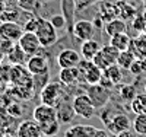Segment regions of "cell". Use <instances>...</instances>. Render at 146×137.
I'll return each instance as SVG.
<instances>
[{"mask_svg": "<svg viewBox=\"0 0 146 137\" xmlns=\"http://www.w3.org/2000/svg\"><path fill=\"white\" fill-rule=\"evenodd\" d=\"M131 111L137 114H146V93H137L130 102Z\"/></svg>", "mask_w": 146, "mask_h": 137, "instance_id": "83f0119b", "label": "cell"}, {"mask_svg": "<svg viewBox=\"0 0 146 137\" xmlns=\"http://www.w3.org/2000/svg\"><path fill=\"white\" fill-rule=\"evenodd\" d=\"M133 130L139 136H146V114H137L133 121Z\"/></svg>", "mask_w": 146, "mask_h": 137, "instance_id": "d6a6232c", "label": "cell"}, {"mask_svg": "<svg viewBox=\"0 0 146 137\" xmlns=\"http://www.w3.org/2000/svg\"><path fill=\"white\" fill-rule=\"evenodd\" d=\"M115 137H135V136H133V133H131L130 128H129V130H124V131L115 134Z\"/></svg>", "mask_w": 146, "mask_h": 137, "instance_id": "bcb514c9", "label": "cell"}, {"mask_svg": "<svg viewBox=\"0 0 146 137\" xmlns=\"http://www.w3.org/2000/svg\"><path fill=\"white\" fill-rule=\"evenodd\" d=\"M42 130L40 127V122L32 120H23L19 122V127L16 131V137H42Z\"/></svg>", "mask_w": 146, "mask_h": 137, "instance_id": "8fae6325", "label": "cell"}, {"mask_svg": "<svg viewBox=\"0 0 146 137\" xmlns=\"http://www.w3.org/2000/svg\"><path fill=\"white\" fill-rule=\"evenodd\" d=\"M82 60V56L75 51L72 48H66L63 51H60L57 56V64L60 69H64V67H76Z\"/></svg>", "mask_w": 146, "mask_h": 137, "instance_id": "4fadbf2b", "label": "cell"}, {"mask_svg": "<svg viewBox=\"0 0 146 137\" xmlns=\"http://www.w3.org/2000/svg\"><path fill=\"white\" fill-rule=\"evenodd\" d=\"M16 2H18V3H19V2H22V0H16Z\"/></svg>", "mask_w": 146, "mask_h": 137, "instance_id": "9f6ffc18", "label": "cell"}, {"mask_svg": "<svg viewBox=\"0 0 146 137\" xmlns=\"http://www.w3.org/2000/svg\"><path fill=\"white\" fill-rule=\"evenodd\" d=\"M104 31L108 36H113L115 34H121L127 31V22L121 18H114L111 21H108L104 25Z\"/></svg>", "mask_w": 146, "mask_h": 137, "instance_id": "d6986e66", "label": "cell"}, {"mask_svg": "<svg viewBox=\"0 0 146 137\" xmlns=\"http://www.w3.org/2000/svg\"><path fill=\"white\" fill-rule=\"evenodd\" d=\"M27 69L29 70L31 74H42L50 71V64H48V60L42 54H34L29 56L27 61Z\"/></svg>", "mask_w": 146, "mask_h": 137, "instance_id": "7c38bea8", "label": "cell"}, {"mask_svg": "<svg viewBox=\"0 0 146 137\" xmlns=\"http://www.w3.org/2000/svg\"><path fill=\"white\" fill-rule=\"evenodd\" d=\"M110 44L114 45L118 51H124V50H129V48H130L131 38H130V35L126 34V32L115 34V35H113V36H110Z\"/></svg>", "mask_w": 146, "mask_h": 137, "instance_id": "603a6c76", "label": "cell"}, {"mask_svg": "<svg viewBox=\"0 0 146 137\" xmlns=\"http://www.w3.org/2000/svg\"><path fill=\"white\" fill-rule=\"evenodd\" d=\"M62 10H63V16L67 21V29L72 32L73 23H75V13H76L75 0H62Z\"/></svg>", "mask_w": 146, "mask_h": 137, "instance_id": "44dd1931", "label": "cell"}, {"mask_svg": "<svg viewBox=\"0 0 146 137\" xmlns=\"http://www.w3.org/2000/svg\"><path fill=\"white\" fill-rule=\"evenodd\" d=\"M40 21H41L40 16H32L31 19H28V22H27L25 25H23V31L35 32L36 28H38V25H40Z\"/></svg>", "mask_w": 146, "mask_h": 137, "instance_id": "f35d334b", "label": "cell"}, {"mask_svg": "<svg viewBox=\"0 0 146 137\" xmlns=\"http://www.w3.org/2000/svg\"><path fill=\"white\" fill-rule=\"evenodd\" d=\"M100 16L102 21L108 22L114 18H118V9H117V3L113 2H101V7H100Z\"/></svg>", "mask_w": 146, "mask_h": 137, "instance_id": "7402d4cb", "label": "cell"}, {"mask_svg": "<svg viewBox=\"0 0 146 137\" xmlns=\"http://www.w3.org/2000/svg\"><path fill=\"white\" fill-rule=\"evenodd\" d=\"M63 86L64 85L62 82H48L40 92L41 104H47V105L57 108L60 105V102L67 96L66 89Z\"/></svg>", "mask_w": 146, "mask_h": 137, "instance_id": "6da1fadb", "label": "cell"}, {"mask_svg": "<svg viewBox=\"0 0 146 137\" xmlns=\"http://www.w3.org/2000/svg\"><path fill=\"white\" fill-rule=\"evenodd\" d=\"M56 109H57V120L60 121V124L72 122L75 115H76L75 109H73V105L67 102V98H64Z\"/></svg>", "mask_w": 146, "mask_h": 137, "instance_id": "e0dca14e", "label": "cell"}, {"mask_svg": "<svg viewBox=\"0 0 146 137\" xmlns=\"http://www.w3.org/2000/svg\"><path fill=\"white\" fill-rule=\"evenodd\" d=\"M3 136H5V134H3V133H2V131H0V137H3Z\"/></svg>", "mask_w": 146, "mask_h": 137, "instance_id": "f5cc1de1", "label": "cell"}, {"mask_svg": "<svg viewBox=\"0 0 146 137\" xmlns=\"http://www.w3.org/2000/svg\"><path fill=\"white\" fill-rule=\"evenodd\" d=\"M133 28L137 32H145L146 31V18L145 16H135L133 18Z\"/></svg>", "mask_w": 146, "mask_h": 137, "instance_id": "74e56055", "label": "cell"}, {"mask_svg": "<svg viewBox=\"0 0 146 137\" xmlns=\"http://www.w3.org/2000/svg\"><path fill=\"white\" fill-rule=\"evenodd\" d=\"M2 83H3V80H2V79H0V85H2Z\"/></svg>", "mask_w": 146, "mask_h": 137, "instance_id": "db71d44e", "label": "cell"}, {"mask_svg": "<svg viewBox=\"0 0 146 137\" xmlns=\"http://www.w3.org/2000/svg\"><path fill=\"white\" fill-rule=\"evenodd\" d=\"M130 50L135 53L136 58H140V60L146 61V35L139 36V38H136V40H131Z\"/></svg>", "mask_w": 146, "mask_h": 137, "instance_id": "484cf974", "label": "cell"}, {"mask_svg": "<svg viewBox=\"0 0 146 137\" xmlns=\"http://www.w3.org/2000/svg\"><path fill=\"white\" fill-rule=\"evenodd\" d=\"M95 31H96V28L94 26V22L92 21H86V19H78V21H75L73 28H72V34L75 35V38L79 42L92 40Z\"/></svg>", "mask_w": 146, "mask_h": 137, "instance_id": "8992f818", "label": "cell"}, {"mask_svg": "<svg viewBox=\"0 0 146 137\" xmlns=\"http://www.w3.org/2000/svg\"><path fill=\"white\" fill-rule=\"evenodd\" d=\"M35 34H36V36H38L42 48L54 45L57 42V38H58L57 36V29L54 28V25L50 21L42 19V18L40 21V25H38V28H36Z\"/></svg>", "mask_w": 146, "mask_h": 137, "instance_id": "3957f363", "label": "cell"}, {"mask_svg": "<svg viewBox=\"0 0 146 137\" xmlns=\"http://www.w3.org/2000/svg\"><path fill=\"white\" fill-rule=\"evenodd\" d=\"M16 45L15 41H10V40H3L0 38V48H2V51L5 53V56H7L12 50H13V47Z\"/></svg>", "mask_w": 146, "mask_h": 137, "instance_id": "ab89813d", "label": "cell"}, {"mask_svg": "<svg viewBox=\"0 0 146 137\" xmlns=\"http://www.w3.org/2000/svg\"><path fill=\"white\" fill-rule=\"evenodd\" d=\"M6 111L9 114H12L13 117H18V118L22 115V108H21V105L18 102H10L9 107L6 108Z\"/></svg>", "mask_w": 146, "mask_h": 137, "instance_id": "b9f144b4", "label": "cell"}, {"mask_svg": "<svg viewBox=\"0 0 146 137\" xmlns=\"http://www.w3.org/2000/svg\"><path fill=\"white\" fill-rule=\"evenodd\" d=\"M86 93L91 98L95 108H104L105 105H108L110 99H111V89L105 88L101 83L89 85V88L86 89Z\"/></svg>", "mask_w": 146, "mask_h": 137, "instance_id": "5b68a950", "label": "cell"}, {"mask_svg": "<svg viewBox=\"0 0 146 137\" xmlns=\"http://www.w3.org/2000/svg\"><path fill=\"white\" fill-rule=\"evenodd\" d=\"M118 95H120V98L123 99V101L131 102V99L137 95L136 86H135V85H123V86L118 89Z\"/></svg>", "mask_w": 146, "mask_h": 137, "instance_id": "f1b7e54d", "label": "cell"}, {"mask_svg": "<svg viewBox=\"0 0 146 137\" xmlns=\"http://www.w3.org/2000/svg\"><path fill=\"white\" fill-rule=\"evenodd\" d=\"M19 118L9 114L6 109L0 111V131L3 134H13L16 136L18 127H19Z\"/></svg>", "mask_w": 146, "mask_h": 137, "instance_id": "5bb4252c", "label": "cell"}, {"mask_svg": "<svg viewBox=\"0 0 146 137\" xmlns=\"http://www.w3.org/2000/svg\"><path fill=\"white\" fill-rule=\"evenodd\" d=\"M18 19V10L15 7H7L5 9V12L2 13V16H0V21L2 22H6V21H16Z\"/></svg>", "mask_w": 146, "mask_h": 137, "instance_id": "d590c367", "label": "cell"}, {"mask_svg": "<svg viewBox=\"0 0 146 137\" xmlns=\"http://www.w3.org/2000/svg\"><path fill=\"white\" fill-rule=\"evenodd\" d=\"M22 34H23V26L19 25L16 21H6L0 23V38L18 42Z\"/></svg>", "mask_w": 146, "mask_h": 137, "instance_id": "9c48e42d", "label": "cell"}, {"mask_svg": "<svg viewBox=\"0 0 146 137\" xmlns=\"http://www.w3.org/2000/svg\"><path fill=\"white\" fill-rule=\"evenodd\" d=\"M78 69L80 71V77H82L83 83H86V85L100 83V80L102 77V70L98 66H95L92 63V60L82 58L80 63L78 64Z\"/></svg>", "mask_w": 146, "mask_h": 137, "instance_id": "7a4b0ae2", "label": "cell"}, {"mask_svg": "<svg viewBox=\"0 0 146 137\" xmlns=\"http://www.w3.org/2000/svg\"><path fill=\"white\" fill-rule=\"evenodd\" d=\"M100 50H101L100 42L92 38V40H88V41L82 42V45H80V56L85 60H92Z\"/></svg>", "mask_w": 146, "mask_h": 137, "instance_id": "ffe728a7", "label": "cell"}, {"mask_svg": "<svg viewBox=\"0 0 146 137\" xmlns=\"http://www.w3.org/2000/svg\"><path fill=\"white\" fill-rule=\"evenodd\" d=\"M131 126H133V122L130 121L129 115H126V114H123V113L114 114L113 118L105 124L107 130L111 133V134H114V136L118 134V133H121V131H124V130H129Z\"/></svg>", "mask_w": 146, "mask_h": 137, "instance_id": "30bf717a", "label": "cell"}, {"mask_svg": "<svg viewBox=\"0 0 146 137\" xmlns=\"http://www.w3.org/2000/svg\"><path fill=\"white\" fill-rule=\"evenodd\" d=\"M0 2H5V3H9V2H10V0H0Z\"/></svg>", "mask_w": 146, "mask_h": 137, "instance_id": "f907efd6", "label": "cell"}, {"mask_svg": "<svg viewBox=\"0 0 146 137\" xmlns=\"http://www.w3.org/2000/svg\"><path fill=\"white\" fill-rule=\"evenodd\" d=\"M32 118L38 122H47V121H53L57 120V109L51 105L41 104L38 107H35L32 111Z\"/></svg>", "mask_w": 146, "mask_h": 137, "instance_id": "9a60e30c", "label": "cell"}, {"mask_svg": "<svg viewBox=\"0 0 146 137\" xmlns=\"http://www.w3.org/2000/svg\"><path fill=\"white\" fill-rule=\"evenodd\" d=\"M95 2H96V0H75L76 12H79V10H83V9H86L88 6L94 5Z\"/></svg>", "mask_w": 146, "mask_h": 137, "instance_id": "7bdbcfd3", "label": "cell"}, {"mask_svg": "<svg viewBox=\"0 0 146 137\" xmlns=\"http://www.w3.org/2000/svg\"><path fill=\"white\" fill-rule=\"evenodd\" d=\"M92 22H94V26H95L96 29H101V28L104 26V23H102V19H101V18H95Z\"/></svg>", "mask_w": 146, "mask_h": 137, "instance_id": "f6af8a7d", "label": "cell"}, {"mask_svg": "<svg viewBox=\"0 0 146 137\" xmlns=\"http://www.w3.org/2000/svg\"><path fill=\"white\" fill-rule=\"evenodd\" d=\"M136 60V56L131 50H124V51H120L118 58H117V64L123 69V70H129L130 66L133 64V61Z\"/></svg>", "mask_w": 146, "mask_h": 137, "instance_id": "4316f807", "label": "cell"}, {"mask_svg": "<svg viewBox=\"0 0 146 137\" xmlns=\"http://www.w3.org/2000/svg\"><path fill=\"white\" fill-rule=\"evenodd\" d=\"M143 2H145V6H146V0H143Z\"/></svg>", "mask_w": 146, "mask_h": 137, "instance_id": "6f0895ef", "label": "cell"}, {"mask_svg": "<svg viewBox=\"0 0 146 137\" xmlns=\"http://www.w3.org/2000/svg\"><path fill=\"white\" fill-rule=\"evenodd\" d=\"M101 51H102V54L108 58V61H110L111 64L117 63V58H118L120 51H118V50H117L114 45H111V44H105V45L101 47Z\"/></svg>", "mask_w": 146, "mask_h": 137, "instance_id": "1f68e13d", "label": "cell"}, {"mask_svg": "<svg viewBox=\"0 0 146 137\" xmlns=\"http://www.w3.org/2000/svg\"><path fill=\"white\" fill-rule=\"evenodd\" d=\"M50 82V71L42 73V74H32V85H34V91L41 92V89Z\"/></svg>", "mask_w": 146, "mask_h": 137, "instance_id": "4dcf8cb0", "label": "cell"}, {"mask_svg": "<svg viewBox=\"0 0 146 137\" xmlns=\"http://www.w3.org/2000/svg\"><path fill=\"white\" fill-rule=\"evenodd\" d=\"M129 71L133 73L135 76H139V74H142L143 71H146V61L140 60V58H136L135 61H133V64L130 66Z\"/></svg>", "mask_w": 146, "mask_h": 137, "instance_id": "e575fe53", "label": "cell"}, {"mask_svg": "<svg viewBox=\"0 0 146 137\" xmlns=\"http://www.w3.org/2000/svg\"><path fill=\"white\" fill-rule=\"evenodd\" d=\"M98 128L92 126H73L66 130L64 137H95Z\"/></svg>", "mask_w": 146, "mask_h": 137, "instance_id": "ac0fdd59", "label": "cell"}, {"mask_svg": "<svg viewBox=\"0 0 146 137\" xmlns=\"http://www.w3.org/2000/svg\"><path fill=\"white\" fill-rule=\"evenodd\" d=\"M40 127L44 136H56L60 128V121L53 120V121H47V122H40Z\"/></svg>", "mask_w": 146, "mask_h": 137, "instance_id": "f546056e", "label": "cell"}, {"mask_svg": "<svg viewBox=\"0 0 146 137\" xmlns=\"http://www.w3.org/2000/svg\"><path fill=\"white\" fill-rule=\"evenodd\" d=\"M50 22L54 25V28H56L57 31L64 29L66 25H67V21H66V18H64L63 15H54V16L50 19Z\"/></svg>", "mask_w": 146, "mask_h": 137, "instance_id": "8d00e7d4", "label": "cell"}, {"mask_svg": "<svg viewBox=\"0 0 146 137\" xmlns=\"http://www.w3.org/2000/svg\"><path fill=\"white\" fill-rule=\"evenodd\" d=\"M117 9H118V18L124 19V21H133V18L137 15L136 7H133L131 5L126 3L124 0H118Z\"/></svg>", "mask_w": 146, "mask_h": 137, "instance_id": "d4e9b609", "label": "cell"}, {"mask_svg": "<svg viewBox=\"0 0 146 137\" xmlns=\"http://www.w3.org/2000/svg\"><path fill=\"white\" fill-rule=\"evenodd\" d=\"M18 44L21 45V48L25 51L28 56H34L42 48L38 36L35 32H29V31H23V34L21 35V38L18 41Z\"/></svg>", "mask_w": 146, "mask_h": 137, "instance_id": "ba28073f", "label": "cell"}, {"mask_svg": "<svg viewBox=\"0 0 146 137\" xmlns=\"http://www.w3.org/2000/svg\"><path fill=\"white\" fill-rule=\"evenodd\" d=\"M10 64H27V61L29 58V56L21 48V45L16 42V45L13 47V50L6 56Z\"/></svg>", "mask_w": 146, "mask_h": 137, "instance_id": "cb8c5ba5", "label": "cell"}, {"mask_svg": "<svg viewBox=\"0 0 146 137\" xmlns=\"http://www.w3.org/2000/svg\"><path fill=\"white\" fill-rule=\"evenodd\" d=\"M73 109H75L76 115L85 118V120H89L95 115V105L92 104L91 98L88 96V93H80V95H75L73 96V101H72Z\"/></svg>", "mask_w": 146, "mask_h": 137, "instance_id": "277c9868", "label": "cell"}, {"mask_svg": "<svg viewBox=\"0 0 146 137\" xmlns=\"http://www.w3.org/2000/svg\"><path fill=\"white\" fill-rule=\"evenodd\" d=\"M3 137H16V136H13V134H5Z\"/></svg>", "mask_w": 146, "mask_h": 137, "instance_id": "681fc988", "label": "cell"}, {"mask_svg": "<svg viewBox=\"0 0 146 137\" xmlns=\"http://www.w3.org/2000/svg\"><path fill=\"white\" fill-rule=\"evenodd\" d=\"M6 56H5V53L2 51V48H0V63H3V58H5Z\"/></svg>", "mask_w": 146, "mask_h": 137, "instance_id": "c3c4849f", "label": "cell"}, {"mask_svg": "<svg viewBox=\"0 0 146 137\" xmlns=\"http://www.w3.org/2000/svg\"><path fill=\"white\" fill-rule=\"evenodd\" d=\"M121 79H123V69H121L117 63L108 66L105 70H102V77L100 80V83L102 86H105V88H114V86H117Z\"/></svg>", "mask_w": 146, "mask_h": 137, "instance_id": "52a82bcc", "label": "cell"}, {"mask_svg": "<svg viewBox=\"0 0 146 137\" xmlns=\"http://www.w3.org/2000/svg\"><path fill=\"white\" fill-rule=\"evenodd\" d=\"M96 2H102V0H96Z\"/></svg>", "mask_w": 146, "mask_h": 137, "instance_id": "680465c9", "label": "cell"}, {"mask_svg": "<svg viewBox=\"0 0 146 137\" xmlns=\"http://www.w3.org/2000/svg\"><path fill=\"white\" fill-rule=\"evenodd\" d=\"M92 63H94L95 66H98L101 70H105L108 66H111V63H110V61H108V58H107V57L102 54V51H101V50H100V51L95 54V57L92 58Z\"/></svg>", "mask_w": 146, "mask_h": 137, "instance_id": "836d02e7", "label": "cell"}, {"mask_svg": "<svg viewBox=\"0 0 146 137\" xmlns=\"http://www.w3.org/2000/svg\"><path fill=\"white\" fill-rule=\"evenodd\" d=\"M95 137H115V136L111 134L108 130H107V131H105V130H98V131H96V136H95Z\"/></svg>", "mask_w": 146, "mask_h": 137, "instance_id": "ee69618b", "label": "cell"}, {"mask_svg": "<svg viewBox=\"0 0 146 137\" xmlns=\"http://www.w3.org/2000/svg\"><path fill=\"white\" fill-rule=\"evenodd\" d=\"M145 93H146V85H145Z\"/></svg>", "mask_w": 146, "mask_h": 137, "instance_id": "11a10c76", "label": "cell"}, {"mask_svg": "<svg viewBox=\"0 0 146 137\" xmlns=\"http://www.w3.org/2000/svg\"><path fill=\"white\" fill-rule=\"evenodd\" d=\"M10 69H12V64H3L0 63V79L5 82H9V77H10Z\"/></svg>", "mask_w": 146, "mask_h": 137, "instance_id": "60d3db41", "label": "cell"}, {"mask_svg": "<svg viewBox=\"0 0 146 137\" xmlns=\"http://www.w3.org/2000/svg\"><path fill=\"white\" fill-rule=\"evenodd\" d=\"M42 137H57V134L56 136H42Z\"/></svg>", "mask_w": 146, "mask_h": 137, "instance_id": "816d5d0a", "label": "cell"}, {"mask_svg": "<svg viewBox=\"0 0 146 137\" xmlns=\"http://www.w3.org/2000/svg\"><path fill=\"white\" fill-rule=\"evenodd\" d=\"M58 79L64 86H73L79 82H82V77H80V71L76 67H64V69H60V73H58Z\"/></svg>", "mask_w": 146, "mask_h": 137, "instance_id": "2e32d148", "label": "cell"}, {"mask_svg": "<svg viewBox=\"0 0 146 137\" xmlns=\"http://www.w3.org/2000/svg\"><path fill=\"white\" fill-rule=\"evenodd\" d=\"M5 9H6V3L5 2H0V16H2V13L5 12Z\"/></svg>", "mask_w": 146, "mask_h": 137, "instance_id": "7dc6e473", "label": "cell"}]
</instances>
